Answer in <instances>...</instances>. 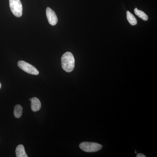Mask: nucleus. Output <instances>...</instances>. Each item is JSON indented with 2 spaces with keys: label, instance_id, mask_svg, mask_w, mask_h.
<instances>
[{
  "label": "nucleus",
  "instance_id": "nucleus-1",
  "mask_svg": "<svg viewBox=\"0 0 157 157\" xmlns=\"http://www.w3.org/2000/svg\"><path fill=\"white\" fill-rule=\"evenodd\" d=\"M61 64L63 70L70 73L75 67V59L71 52H66L63 54L61 58Z\"/></svg>",
  "mask_w": 157,
  "mask_h": 157
},
{
  "label": "nucleus",
  "instance_id": "nucleus-2",
  "mask_svg": "<svg viewBox=\"0 0 157 157\" xmlns=\"http://www.w3.org/2000/svg\"><path fill=\"white\" fill-rule=\"evenodd\" d=\"M82 150L86 152H95L101 150L102 145L95 142H83L79 145Z\"/></svg>",
  "mask_w": 157,
  "mask_h": 157
},
{
  "label": "nucleus",
  "instance_id": "nucleus-3",
  "mask_svg": "<svg viewBox=\"0 0 157 157\" xmlns=\"http://www.w3.org/2000/svg\"><path fill=\"white\" fill-rule=\"evenodd\" d=\"M9 6L14 16L18 17L22 16V5L20 0H9Z\"/></svg>",
  "mask_w": 157,
  "mask_h": 157
},
{
  "label": "nucleus",
  "instance_id": "nucleus-4",
  "mask_svg": "<svg viewBox=\"0 0 157 157\" xmlns=\"http://www.w3.org/2000/svg\"><path fill=\"white\" fill-rule=\"evenodd\" d=\"M17 66L26 73L33 75H38L39 72L36 67L24 61L21 60L17 63Z\"/></svg>",
  "mask_w": 157,
  "mask_h": 157
},
{
  "label": "nucleus",
  "instance_id": "nucleus-5",
  "mask_svg": "<svg viewBox=\"0 0 157 157\" xmlns=\"http://www.w3.org/2000/svg\"><path fill=\"white\" fill-rule=\"evenodd\" d=\"M46 14L48 22L51 25H56L58 21V19L55 11L49 7H48L46 9Z\"/></svg>",
  "mask_w": 157,
  "mask_h": 157
},
{
  "label": "nucleus",
  "instance_id": "nucleus-6",
  "mask_svg": "<svg viewBox=\"0 0 157 157\" xmlns=\"http://www.w3.org/2000/svg\"><path fill=\"white\" fill-rule=\"evenodd\" d=\"M29 101H31V107L32 111L33 112L39 111L41 108V103L39 99L34 97L30 98Z\"/></svg>",
  "mask_w": 157,
  "mask_h": 157
},
{
  "label": "nucleus",
  "instance_id": "nucleus-7",
  "mask_svg": "<svg viewBox=\"0 0 157 157\" xmlns=\"http://www.w3.org/2000/svg\"><path fill=\"white\" fill-rule=\"evenodd\" d=\"M15 153L17 157H28L26 153L24 147L22 144H20L17 147L15 150Z\"/></svg>",
  "mask_w": 157,
  "mask_h": 157
},
{
  "label": "nucleus",
  "instance_id": "nucleus-8",
  "mask_svg": "<svg viewBox=\"0 0 157 157\" xmlns=\"http://www.w3.org/2000/svg\"><path fill=\"white\" fill-rule=\"evenodd\" d=\"M127 18L130 24L132 25H137V21L135 16L130 11H127Z\"/></svg>",
  "mask_w": 157,
  "mask_h": 157
},
{
  "label": "nucleus",
  "instance_id": "nucleus-9",
  "mask_svg": "<svg viewBox=\"0 0 157 157\" xmlns=\"http://www.w3.org/2000/svg\"><path fill=\"white\" fill-rule=\"evenodd\" d=\"M14 117L17 118H19L22 116V107L20 105L17 104L14 107Z\"/></svg>",
  "mask_w": 157,
  "mask_h": 157
},
{
  "label": "nucleus",
  "instance_id": "nucleus-10",
  "mask_svg": "<svg viewBox=\"0 0 157 157\" xmlns=\"http://www.w3.org/2000/svg\"><path fill=\"white\" fill-rule=\"evenodd\" d=\"M135 11V14L138 16V17H140L143 20L147 21L148 19V16L143 11H141V10H138L137 8H136L134 10Z\"/></svg>",
  "mask_w": 157,
  "mask_h": 157
},
{
  "label": "nucleus",
  "instance_id": "nucleus-11",
  "mask_svg": "<svg viewBox=\"0 0 157 157\" xmlns=\"http://www.w3.org/2000/svg\"><path fill=\"white\" fill-rule=\"evenodd\" d=\"M137 157H146V156L145 155L142 154H137V156H136Z\"/></svg>",
  "mask_w": 157,
  "mask_h": 157
},
{
  "label": "nucleus",
  "instance_id": "nucleus-12",
  "mask_svg": "<svg viewBox=\"0 0 157 157\" xmlns=\"http://www.w3.org/2000/svg\"><path fill=\"white\" fill-rule=\"evenodd\" d=\"M1 87H2V85H1V82H0V89H1Z\"/></svg>",
  "mask_w": 157,
  "mask_h": 157
}]
</instances>
